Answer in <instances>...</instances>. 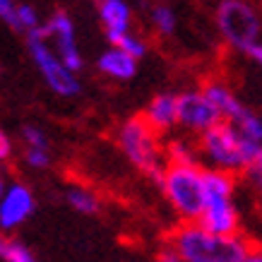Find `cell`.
Returning a JSON list of instances; mask_svg holds the SVG:
<instances>
[{"label": "cell", "mask_w": 262, "mask_h": 262, "mask_svg": "<svg viewBox=\"0 0 262 262\" xmlns=\"http://www.w3.org/2000/svg\"><path fill=\"white\" fill-rule=\"evenodd\" d=\"M168 243L185 262H238L243 260L253 243L243 236H216L202 229L198 222H188L168 236Z\"/></svg>", "instance_id": "cell-1"}, {"label": "cell", "mask_w": 262, "mask_h": 262, "mask_svg": "<svg viewBox=\"0 0 262 262\" xmlns=\"http://www.w3.org/2000/svg\"><path fill=\"white\" fill-rule=\"evenodd\" d=\"M260 142H253L229 120L216 123L214 127L200 135V151L212 161L214 168L231 171V173L246 171L248 164L260 154Z\"/></svg>", "instance_id": "cell-2"}, {"label": "cell", "mask_w": 262, "mask_h": 262, "mask_svg": "<svg viewBox=\"0 0 262 262\" xmlns=\"http://www.w3.org/2000/svg\"><path fill=\"white\" fill-rule=\"evenodd\" d=\"M161 190L173 212L185 222H198L205 212V168L200 164H166Z\"/></svg>", "instance_id": "cell-3"}, {"label": "cell", "mask_w": 262, "mask_h": 262, "mask_svg": "<svg viewBox=\"0 0 262 262\" xmlns=\"http://www.w3.org/2000/svg\"><path fill=\"white\" fill-rule=\"evenodd\" d=\"M118 147L133 166L147 173L151 181L161 183L166 166L161 161L159 133L147 123L144 116H133L118 127Z\"/></svg>", "instance_id": "cell-4"}, {"label": "cell", "mask_w": 262, "mask_h": 262, "mask_svg": "<svg viewBox=\"0 0 262 262\" xmlns=\"http://www.w3.org/2000/svg\"><path fill=\"white\" fill-rule=\"evenodd\" d=\"M27 51H29V56H32L34 65H36V70L41 72V77L46 82L51 92H56L58 96H77L80 94V80H77V72H72L68 65L60 60L53 46H51V41L46 36V29L41 27L39 32H34L27 36Z\"/></svg>", "instance_id": "cell-5"}, {"label": "cell", "mask_w": 262, "mask_h": 262, "mask_svg": "<svg viewBox=\"0 0 262 262\" xmlns=\"http://www.w3.org/2000/svg\"><path fill=\"white\" fill-rule=\"evenodd\" d=\"M216 27L229 46L246 51L257 43L260 36V17L246 0H222L216 8Z\"/></svg>", "instance_id": "cell-6"}, {"label": "cell", "mask_w": 262, "mask_h": 262, "mask_svg": "<svg viewBox=\"0 0 262 262\" xmlns=\"http://www.w3.org/2000/svg\"><path fill=\"white\" fill-rule=\"evenodd\" d=\"M222 120V113L216 111L214 103L207 99L202 89H190L178 94V123L183 127L202 135Z\"/></svg>", "instance_id": "cell-7"}, {"label": "cell", "mask_w": 262, "mask_h": 262, "mask_svg": "<svg viewBox=\"0 0 262 262\" xmlns=\"http://www.w3.org/2000/svg\"><path fill=\"white\" fill-rule=\"evenodd\" d=\"M46 29V36L51 41V46L56 51L60 60H63L72 72H80L84 60L80 56V48H77V41H75V24H72L70 15L63 12V10H56L51 19L43 24Z\"/></svg>", "instance_id": "cell-8"}, {"label": "cell", "mask_w": 262, "mask_h": 262, "mask_svg": "<svg viewBox=\"0 0 262 262\" xmlns=\"http://www.w3.org/2000/svg\"><path fill=\"white\" fill-rule=\"evenodd\" d=\"M34 212V195L24 183H10L0 198V229L12 231Z\"/></svg>", "instance_id": "cell-9"}, {"label": "cell", "mask_w": 262, "mask_h": 262, "mask_svg": "<svg viewBox=\"0 0 262 262\" xmlns=\"http://www.w3.org/2000/svg\"><path fill=\"white\" fill-rule=\"evenodd\" d=\"M202 229L212 231L216 236H236L238 233V212L231 200L224 202H207L205 212L198 219Z\"/></svg>", "instance_id": "cell-10"}, {"label": "cell", "mask_w": 262, "mask_h": 262, "mask_svg": "<svg viewBox=\"0 0 262 262\" xmlns=\"http://www.w3.org/2000/svg\"><path fill=\"white\" fill-rule=\"evenodd\" d=\"M99 17L101 24L106 27V39L111 41V46L130 32L133 24V10L125 0H99Z\"/></svg>", "instance_id": "cell-11"}, {"label": "cell", "mask_w": 262, "mask_h": 262, "mask_svg": "<svg viewBox=\"0 0 262 262\" xmlns=\"http://www.w3.org/2000/svg\"><path fill=\"white\" fill-rule=\"evenodd\" d=\"M202 92H205V96L209 99V101L214 103V108L219 113H222L224 120H229V123H233V125H238L241 120L246 118L248 108L243 106V103L236 99V94L231 92L224 82H216V80H209L205 82V87H202Z\"/></svg>", "instance_id": "cell-12"}, {"label": "cell", "mask_w": 262, "mask_h": 262, "mask_svg": "<svg viewBox=\"0 0 262 262\" xmlns=\"http://www.w3.org/2000/svg\"><path fill=\"white\" fill-rule=\"evenodd\" d=\"M157 133L171 130L178 123V94H157L142 113Z\"/></svg>", "instance_id": "cell-13"}, {"label": "cell", "mask_w": 262, "mask_h": 262, "mask_svg": "<svg viewBox=\"0 0 262 262\" xmlns=\"http://www.w3.org/2000/svg\"><path fill=\"white\" fill-rule=\"evenodd\" d=\"M99 70L106 75V77H111V80H133L137 72V60L133 56H127L123 48L118 46H111L108 51H103L101 56H99Z\"/></svg>", "instance_id": "cell-14"}, {"label": "cell", "mask_w": 262, "mask_h": 262, "mask_svg": "<svg viewBox=\"0 0 262 262\" xmlns=\"http://www.w3.org/2000/svg\"><path fill=\"white\" fill-rule=\"evenodd\" d=\"M233 185L236 178L231 171H222V168H205V198L207 202H224L231 200L233 195Z\"/></svg>", "instance_id": "cell-15"}, {"label": "cell", "mask_w": 262, "mask_h": 262, "mask_svg": "<svg viewBox=\"0 0 262 262\" xmlns=\"http://www.w3.org/2000/svg\"><path fill=\"white\" fill-rule=\"evenodd\" d=\"M65 200L80 214H99V209H101L99 195L94 190L84 188V185H72L70 190H68V195H65Z\"/></svg>", "instance_id": "cell-16"}, {"label": "cell", "mask_w": 262, "mask_h": 262, "mask_svg": "<svg viewBox=\"0 0 262 262\" xmlns=\"http://www.w3.org/2000/svg\"><path fill=\"white\" fill-rule=\"evenodd\" d=\"M149 22L154 27V32L159 36H171L176 32V15L173 10L164 5V3H157L149 8Z\"/></svg>", "instance_id": "cell-17"}, {"label": "cell", "mask_w": 262, "mask_h": 262, "mask_svg": "<svg viewBox=\"0 0 262 262\" xmlns=\"http://www.w3.org/2000/svg\"><path fill=\"white\" fill-rule=\"evenodd\" d=\"M164 154L168 164H198V147L188 140H171Z\"/></svg>", "instance_id": "cell-18"}, {"label": "cell", "mask_w": 262, "mask_h": 262, "mask_svg": "<svg viewBox=\"0 0 262 262\" xmlns=\"http://www.w3.org/2000/svg\"><path fill=\"white\" fill-rule=\"evenodd\" d=\"M43 24L39 22V15H36V10L32 5H27V3H19L17 5V15H15V22L10 29H15V32L24 34V36H29V34L39 32Z\"/></svg>", "instance_id": "cell-19"}, {"label": "cell", "mask_w": 262, "mask_h": 262, "mask_svg": "<svg viewBox=\"0 0 262 262\" xmlns=\"http://www.w3.org/2000/svg\"><path fill=\"white\" fill-rule=\"evenodd\" d=\"M0 257L5 262H39L34 253L17 238H3L0 241Z\"/></svg>", "instance_id": "cell-20"}, {"label": "cell", "mask_w": 262, "mask_h": 262, "mask_svg": "<svg viewBox=\"0 0 262 262\" xmlns=\"http://www.w3.org/2000/svg\"><path fill=\"white\" fill-rule=\"evenodd\" d=\"M19 137L24 142V149H48V135L39 125H24L19 130Z\"/></svg>", "instance_id": "cell-21"}, {"label": "cell", "mask_w": 262, "mask_h": 262, "mask_svg": "<svg viewBox=\"0 0 262 262\" xmlns=\"http://www.w3.org/2000/svg\"><path fill=\"white\" fill-rule=\"evenodd\" d=\"M113 46H118V48H123L127 56H133L135 60H140V58H144V53H147V43H144V39H140V36H135L133 32H127V34H123Z\"/></svg>", "instance_id": "cell-22"}, {"label": "cell", "mask_w": 262, "mask_h": 262, "mask_svg": "<svg viewBox=\"0 0 262 262\" xmlns=\"http://www.w3.org/2000/svg\"><path fill=\"white\" fill-rule=\"evenodd\" d=\"M24 164L34 171H43L51 164V151L48 149H24Z\"/></svg>", "instance_id": "cell-23"}, {"label": "cell", "mask_w": 262, "mask_h": 262, "mask_svg": "<svg viewBox=\"0 0 262 262\" xmlns=\"http://www.w3.org/2000/svg\"><path fill=\"white\" fill-rule=\"evenodd\" d=\"M243 173H246V178L250 181V185L262 195V149H260V154L248 164V168L243 171Z\"/></svg>", "instance_id": "cell-24"}, {"label": "cell", "mask_w": 262, "mask_h": 262, "mask_svg": "<svg viewBox=\"0 0 262 262\" xmlns=\"http://www.w3.org/2000/svg\"><path fill=\"white\" fill-rule=\"evenodd\" d=\"M17 5L19 3H15V0H0V17H3V22L8 24V27H12V22H15Z\"/></svg>", "instance_id": "cell-25"}, {"label": "cell", "mask_w": 262, "mask_h": 262, "mask_svg": "<svg viewBox=\"0 0 262 262\" xmlns=\"http://www.w3.org/2000/svg\"><path fill=\"white\" fill-rule=\"evenodd\" d=\"M12 157V140L8 137V133H0V159L8 161Z\"/></svg>", "instance_id": "cell-26"}, {"label": "cell", "mask_w": 262, "mask_h": 262, "mask_svg": "<svg viewBox=\"0 0 262 262\" xmlns=\"http://www.w3.org/2000/svg\"><path fill=\"white\" fill-rule=\"evenodd\" d=\"M243 53H246L248 58H253L257 65H262V43H260V41H257V43H253V46H248Z\"/></svg>", "instance_id": "cell-27"}, {"label": "cell", "mask_w": 262, "mask_h": 262, "mask_svg": "<svg viewBox=\"0 0 262 262\" xmlns=\"http://www.w3.org/2000/svg\"><path fill=\"white\" fill-rule=\"evenodd\" d=\"M157 262H185V260L176 253L173 248H168V250H161V255L157 257Z\"/></svg>", "instance_id": "cell-28"}, {"label": "cell", "mask_w": 262, "mask_h": 262, "mask_svg": "<svg viewBox=\"0 0 262 262\" xmlns=\"http://www.w3.org/2000/svg\"><path fill=\"white\" fill-rule=\"evenodd\" d=\"M238 262H262V250H250V253L243 257V260H238Z\"/></svg>", "instance_id": "cell-29"}]
</instances>
